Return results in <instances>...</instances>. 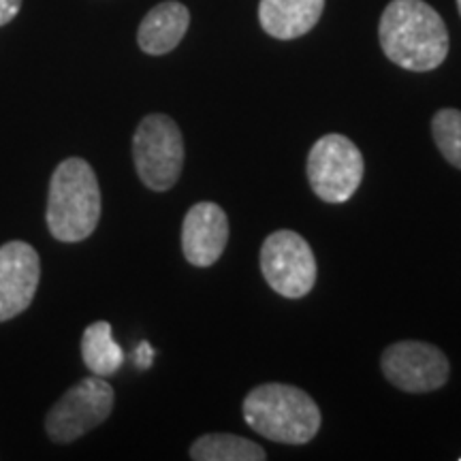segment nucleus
Returning <instances> with one entry per match:
<instances>
[{"label":"nucleus","instance_id":"1","mask_svg":"<svg viewBox=\"0 0 461 461\" xmlns=\"http://www.w3.org/2000/svg\"><path fill=\"white\" fill-rule=\"evenodd\" d=\"M378 39L391 62L414 73L434 71L451 48L445 20L425 0H391L380 17Z\"/></svg>","mask_w":461,"mask_h":461},{"label":"nucleus","instance_id":"2","mask_svg":"<svg viewBox=\"0 0 461 461\" xmlns=\"http://www.w3.org/2000/svg\"><path fill=\"white\" fill-rule=\"evenodd\" d=\"M48 229L58 241L88 240L101 221V186L84 158H67L50 180Z\"/></svg>","mask_w":461,"mask_h":461},{"label":"nucleus","instance_id":"3","mask_svg":"<svg viewBox=\"0 0 461 461\" xmlns=\"http://www.w3.org/2000/svg\"><path fill=\"white\" fill-rule=\"evenodd\" d=\"M246 423L257 434L280 445H305L319 434L321 408L293 384H258L241 403Z\"/></svg>","mask_w":461,"mask_h":461},{"label":"nucleus","instance_id":"4","mask_svg":"<svg viewBox=\"0 0 461 461\" xmlns=\"http://www.w3.org/2000/svg\"><path fill=\"white\" fill-rule=\"evenodd\" d=\"M184 137L176 120L149 113L132 135V158L140 180L154 193L176 186L184 169Z\"/></svg>","mask_w":461,"mask_h":461},{"label":"nucleus","instance_id":"5","mask_svg":"<svg viewBox=\"0 0 461 461\" xmlns=\"http://www.w3.org/2000/svg\"><path fill=\"white\" fill-rule=\"evenodd\" d=\"M366 173L361 149L339 132H330L308 154V182L327 203H344L359 188Z\"/></svg>","mask_w":461,"mask_h":461},{"label":"nucleus","instance_id":"6","mask_svg":"<svg viewBox=\"0 0 461 461\" xmlns=\"http://www.w3.org/2000/svg\"><path fill=\"white\" fill-rule=\"evenodd\" d=\"M115 393L105 378L90 376L73 384L45 419V431L58 445H68L99 428L113 411Z\"/></svg>","mask_w":461,"mask_h":461},{"label":"nucleus","instance_id":"7","mask_svg":"<svg viewBox=\"0 0 461 461\" xmlns=\"http://www.w3.org/2000/svg\"><path fill=\"white\" fill-rule=\"evenodd\" d=\"M261 272L278 295L302 299L316 282L312 248L295 230H274L261 246Z\"/></svg>","mask_w":461,"mask_h":461},{"label":"nucleus","instance_id":"8","mask_svg":"<svg viewBox=\"0 0 461 461\" xmlns=\"http://www.w3.org/2000/svg\"><path fill=\"white\" fill-rule=\"evenodd\" d=\"M384 378L406 393H431L445 387L451 376V363L434 344L406 342L391 344L380 357Z\"/></svg>","mask_w":461,"mask_h":461},{"label":"nucleus","instance_id":"9","mask_svg":"<svg viewBox=\"0 0 461 461\" xmlns=\"http://www.w3.org/2000/svg\"><path fill=\"white\" fill-rule=\"evenodd\" d=\"M41 280V261L26 241L0 246V322L31 308Z\"/></svg>","mask_w":461,"mask_h":461},{"label":"nucleus","instance_id":"10","mask_svg":"<svg viewBox=\"0 0 461 461\" xmlns=\"http://www.w3.org/2000/svg\"><path fill=\"white\" fill-rule=\"evenodd\" d=\"M229 241V218L212 201L194 203L182 222V252L194 267H210L222 257Z\"/></svg>","mask_w":461,"mask_h":461},{"label":"nucleus","instance_id":"11","mask_svg":"<svg viewBox=\"0 0 461 461\" xmlns=\"http://www.w3.org/2000/svg\"><path fill=\"white\" fill-rule=\"evenodd\" d=\"M325 0H261L258 22L269 37L291 41L319 24Z\"/></svg>","mask_w":461,"mask_h":461},{"label":"nucleus","instance_id":"12","mask_svg":"<svg viewBox=\"0 0 461 461\" xmlns=\"http://www.w3.org/2000/svg\"><path fill=\"white\" fill-rule=\"evenodd\" d=\"M190 26V11L177 0H167L148 11L143 17L137 43L149 56H165L182 43Z\"/></svg>","mask_w":461,"mask_h":461},{"label":"nucleus","instance_id":"13","mask_svg":"<svg viewBox=\"0 0 461 461\" xmlns=\"http://www.w3.org/2000/svg\"><path fill=\"white\" fill-rule=\"evenodd\" d=\"M82 357L86 367L101 378L113 376L122 367L124 353L115 344L112 325L107 321H96L86 327L82 336Z\"/></svg>","mask_w":461,"mask_h":461},{"label":"nucleus","instance_id":"14","mask_svg":"<svg viewBox=\"0 0 461 461\" xmlns=\"http://www.w3.org/2000/svg\"><path fill=\"white\" fill-rule=\"evenodd\" d=\"M194 461H263L267 453L257 442L235 434H205L190 447Z\"/></svg>","mask_w":461,"mask_h":461},{"label":"nucleus","instance_id":"15","mask_svg":"<svg viewBox=\"0 0 461 461\" xmlns=\"http://www.w3.org/2000/svg\"><path fill=\"white\" fill-rule=\"evenodd\" d=\"M431 135L440 154L448 165L461 169V112L459 109H440L431 118Z\"/></svg>","mask_w":461,"mask_h":461},{"label":"nucleus","instance_id":"16","mask_svg":"<svg viewBox=\"0 0 461 461\" xmlns=\"http://www.w3.org/2000/svg\"><path fill=\"white\" fill-rule=\"evenodd\" d=\"M22 0H0V26H7L20 14Z\"/></svg>","mask_w":461,"mask_h":461},{"label":"nucleus","instance_id":"17","mask_svg":"<svg viewBox=\"0 0 461 461\" xmlns=\"http://www.w3.org/2000/svg\"><path fill=\"white\" fill-rule=\"evenodd\" d=\"M135 361H137V366L141 367V370H148V367L152 366V361H154V348H152V346H149L148 342H141L140 346H137Z\"/></svg>","mask_w":461,"mask_h":461},{"label":"nucleus","instance_id":"18","mask_svg":"<svg viewBox=\"0 0 461 461\" xmlns=\"http://www.w3.org/2000/svg\"><path fill=\"white\" fill-rule=\"evenodd\" d=\"M457 9H459V15H461V0H457Z\"/></svg>","mask_w":461,"mask_h":461}]
</instances>
